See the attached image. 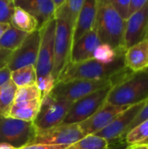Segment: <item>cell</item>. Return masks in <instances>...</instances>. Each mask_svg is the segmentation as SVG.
<instances>
[{"label": "cell", "mask_w": 148, "mask_h": 149, "mask_svg": "<svg viewBox=\"0 0 148 149\" xmlns=\"http://www.w3.org/2000/svg\"><path fill=\"white\" fill-rule=\"evenodd\" d=\"M147 41H148V32H147Z\"/></svg>", "instance_id": "60d3db41"}, {"label": "cell", "mask_w": 148, "mask_h": 149, "mask_svg": "<svg viewBox=\"0 0 148 149\" xmlns=\"http://www.w3.org/2000/svg\"><path fill=\"white\" fill-rule=\"evenodd\" d=\"M124 53L125 52L117 51L108 44L101 43L96 48L93 54V58L104 64H110L113 62L120 55Z\"/></svg>", "instance_id": "4316f807"}, {"label": "cell", "mask_w": 148, "mask_h": 149, "mask_svg": "<svg viewBox=\"0 0 148 149\" xmlns=\"http://www.w3.org/2000/svg\"><path fill=\"white\" fill-rule=\"evenodd\" d=\"M28 34L10 25L0 38V48L13 52L20 46Z\"/></svg>", "instance_id": "603a6c76"}, {"label": "cell", "mask_w": 148, "mask_h": 149, "mask_svg": "<svg viewBox=\"0 0 148 149\" xmlns=\"http://www.w3.org/2000/svg\"><path fill=\"white\" fill-rule=\"evenodd\" d=\"M14 8V0H0V23L10 22Z\"/></svg>", "instance_id": "f1b7e54d"}, {"label": "cell", "mask_w": 148, "mask_h": 149, "mask_svg": "<svg viewBox=\"0 0 148 149\" xmlns=\"http://www.w3.org/2000/svg\"><path fill=\"white\" fill-rule=\"evenodd\" d=\"M144 102L131 106L116 116L105 128L95 134L106 139L110 144L112 141H122L127 134L133 121L144 106Z\"/></svg>", "instance_id": "8fae6325"}, {"label": "cell", "mask_w": 148, "mask_h": 149, "mask_svg": "<svg viewBox=\"0 0 148 149\" xmlns=\"http://www.w3.org/2000/svg\"><path fill=\"white\" fill-rule=\"evenodd\" d=\"M10 26V23H0V38Z\"/></svg>", "instance_id": "d590c367"}, {"label": "cell", "mask_w": 148, "mask_h": 149, "mask_svg": "<svg viewBox=\"0 0 148 149\" xmlns=\"http://www.w3.org/2000/svg\"><path fill=\"white\" fill-rule=\"evenodd\" d=\"M110 143L96 134H89L71 145L68 149H108Z\"/></svg>", "instance_id": "484cf974"}, {"label": "cell", "mask_w": 148, "mask_h": 149, "mask_svg": "<svg viewBox=\"0 0 148 149\" xmlns=\"http://www.w3.org/2000/svg\"><path fill=\"white\" fill-rule=\"evenodd\" d=\"M124 54L120 55L110 64H104L94 58L79 63H69L59 75L57 82L73 79H112L114 85L128 71L125 65Z\"/></svg>", "instance_id": "6da1fadb"}, {"label": "cell", "mask_w": 148, "mask_h": 149, "mask_svg": "<svg viewBox=\"0 0 148 149\" xmlns=\"http://www.w3.org/2000/svg\"><path fill=\"white\" fill-rule=\"evenodd\" d=\"M72 102L58 100L49 93L42 98L39 112L33 121L37 130H44L60 125Z\"/></svg>", "instance_id": "ba28073f"}, {"label": "cell", "mask_w": 148, "mask_h": 149, "mask_svg": "<svg viewBox=\"0 0 148 149\" xmlns=\"http://www.w3.org/2000/svg\"><path fill=\"white\" fill-rule=\"evenodd\" d=\"M124 141L128 146L147 145L148 146V119L132 128L124 137Z\"/></svg>", "instance_id": "cb8c5ba5"}, {"label": "cell", "mask_w": 148, "mask_h": 149, "mask_svg": "<svg viewBox=\"0 0 148 149\" xmlns=\"http://www.w3.org/2000/svg\"><path fill=\"white\" fill-rule=\"evenodd\" d=\"M10 80L17 86V87L37 84V72L35 65H25L11 71Z\"/></svg>", "instance_id": "7402d4cb"}, {"label": "cell", "mask_w": 148, "mask_h": 149, "mask_svg": "<svg viewBox=\"0 0 148 149\" xmlns=\"http://www.w3.org/2000/svg\"><path fill=\"white\" fill-rule=\"evenodd\" d=\"M148 119V100H147L144 103V106L142 107L141 110L140 111V113H138V115L136 116V118L134 119V120L133 121L130 128L128 131H130L132 128H133L134 127H136L137 125H139L140 123L145 121L146 120ZM128 133V132H127Z\"/></svg>", "instance_id": "1f68e13d"}, {"label": "cell", "mask_w": 148, "mask_h": 149, "mask_svg": "<svg viewBox=\"0 0 148 149\" xmlns=\"http://www.w3.org/2000/svg\"><path fill=\"white\" fill-rule=\"evenodd\" d=\"M127 149H148V146L147 145H131L128 146Z\"/></svg>", "instance_id": "74e56055"}, {"label": "cell", "mask_w": 148, "mask_h": 149, "mask_svg": "<svg viewBox=\"0 0 148 149\" xmlns=\"http://www.w3.org/2000/svg\"><path fill=\"white\" fill-rule=\"evenodd\" d=\"M71 145H53V144H42L31 143L19 149H68Z\"/></svg>", "instance_id": "4dcf8cb0"}, {"label": "cell", "mask_w": 148, "mask_h": 149, "mask_svg": "<svg viewBox=\"0 0 148 149\" xmlns=\"http://www.w3.org/2000/svg\"><path fill=\"white\" fill-rule=\"evenodd\" d=\"M94 27L101 43L108 44L117 51L126 52L124 47L126 20L109 0H97Z\"/></svg>", "instance_id": "7a4b0ae2"}, {"label": "cell", "mask_w": 148, "mask_h": 149, "mask_svg": "<svg viewBox=\"0 0 148 149\" xmlns=\"http://www.w3.org/2000/svg\"><path fill=\"white\" fill-rule=\"evenodd\" d=\"M120 15L126 20L129 17V9L131 0H109Z\"/></svg>", "instance_id": "f546056e"}, {"label": "cell", "mask_w": 148, "mask_h": 149, "mask_svg": "<svg viewBox=\"0 0 148 149\" xmlns=\"http://www.w3.org/2000/svg\"><path fill=\"white\" fill-rule=\"evenodd\" d=\"M85 136L79 124H60L49 129L37 130L32 143L72 145Z\"/></svg>", "instance_id": "30bf717a"}, {"label": "cell", "mask_w": 148, "mask_h": 149, "mask_svg": "<svg viewBox=\"0 0 148 149\" xmlns=\"http://www.w3.org/2000/svg\"><path fill=\"white\" fill-rule=\"evenodd\" d=\"M147 1L148 0H131L130 9H129V16L132 13H133L135 10H137L138 9L142 7Z\"/></svg>", "instance_id": "e575fe53"}, {"label": "cell", "mask_w": 148, "mask_h": 149, "mask_svg": "<svg viewBox=\"0 0 148 149\" xmlns=\"http://www.w3.org/2000/svg\"><path fill=\"white\" fill-rule=\"evenodd\" d=\"M56 19L52 18L39 29L40 44L38 59L35 65L37 79L51 75L54 58V40Z\"/></svg>", "instance_id": "9c48e42d"}, {"label": "cell", "mask_w": 148, "mask_h": 149, "mask_svg": "<svg viewBox=\"0 0 148 149\" xmlns=\"http://www.w3.org/2000/svg\"><path fill=\"white\" fill-rule=\"evenodd\" d=\"M96 13L97 0H85L72 34V45L94 28Z\"/></svg>", "instance_id": "ac0fdd59"}, {"label": "cell", "mask_w": 148, "mask_h": 149, "mask_svg": "<svg viewBox=\"0 0 148 149\" xmlns=\"http://www.w3.org/2000/svg\"><path fill=\"white\" fill-rule=\"evenodd\" d=\"M113 86L112 79H73L57 82L49 93L55 99L74 102L95 91Z\"/></svg>", "instance_id": "5b68a950"}, {"label": "cell", "mask_w": 148, "mask_h": 149, "mask_svg": "<svg viewBox=\"0 0 148 149\" xmlns=\"http://www.w3.org/2000/svg\"><path fill=\"white\" fill-rule=\"evenodd\" d=\"M112 86L95 91L72 102L61 124H79L90 118L105 104Z\"/></svg>", "instance_id": "52a82bcc"}, {"label": "cell", "mask_w": 148, "mask_h": 149, "mask_svg": "<svg viewBox=\"0 0 148 149\" xmlns=\"http://www.w3.org/2000/svg\"><path fill=\"white\" fill-rule=\"evenodd\" d=\"M10 24L12 27L26 33H31L38 30V22L35 17L26 10L17 6H15L14 8Z\"/></svg>", "instance_id": "44dd1931"}, {"label": "cell", "mask_w": 148, "mask_h": 149, "mask_svg": "<svg viewBox=\"0 0 148 149\" xmlns=\"http://www.w3.org/2000/svg\"><path fill=\"white\" fill-rule=\"evenodd\" d=\"M99 44L101 41L94 27L72 45L70 63H79L93 58L94 52Z\"/></svg>", "instance_id": "2e32d148"}, {"label": "cell", "mask_w": 148, "mask_h": 149, "mask_svg": "<svg viewBox=\"0 0 148 149\" xmlns=\"http://www.w3.org/2000/svg\"><path fill=\"white\" fill-rule=\"evenodd\" d=\"M40 44L39 30H36L27 35L18 48L12 52L8 68L14 71L20 67L36 65Z\"/></svg>", "instance_id": "7c38bea8"}, {"label": "cell", "mask_w": 148, "mask_h": 149, "mask_svg": "<svg viewBox=\"0 0 148 149\" xmlns=\"http://www.w3.org/2000/svg\"><path fill=\"white\" fill-rule=\"evenodd\" d=\"M17 89V86L10 79L0 86V115L5 116L14 103Z\"/></svg>", "instance_id": "d4e9b609"}, {"label": "cell", "mask_w": 148, "mask_h": 149, "mask_svg": "<svg viewBox=\"0 0 148 149\" xmlns=\"http://www.w3.org/2000/svg\"><path fill=\"white\" fill-rule=\"evenodd\" d=\"M41 100H34L30 101L14 102L5 116L24 121L33 122L39 112Z\"/></svg>", "instance_id": "d6986e66"}, {"label": "cell", "mask_w": 148, "mask_h": 149, "mask_svg": "<svg viewBox=\"0 0 148 149\" xmlns=\"http://www.w3.org/2000/svg\"><path fill=\"white\" fill-rule=\"evenodd\" d=\"M128 145L126 143H120V144H116L113 145V147H109L108 149H127Z\"/></svg>", "instance_id": "8d00e7d4"}, {"label": "cell", "mask_w": 148, "mask_h": 149, "mask_svg": "<svg viewBox=\"0 0 148 149\" xmlns=\"http://www.w3.org/2000/svg\"><path fill=\"white\" fill-rule=\"evenodd\" d=\"M36 134L37 129L33 122L0 115V143L19 149L31 144Z\"/></svg>", "instance_id": "277c9868"}, {"label": "cell", "mask_w": 148, "mask_h": 149, "mask_svg": "<svg viewBox=\"0 0 148 149\" xmlns=\"http://www.w3.org/2000/svg\"><path fill=\"white\" fill-rule=\"evenodd\" d=\"M0 149H17L15 148H13L10 145L8 144H4V143H0Z\"/></svg>", "instance_id": "ab89813d"}, {"label": "cell", "mask_w": 148, "mask_h": 149, "mask_svg": "<svg viewBox=\"0 0 148 149\" xmlns=\"http://www.w3.org/2000/svg\"><path fill=\"white\" fill-rule=\"evenodd\" d=\"M126 67L133 72L146 71L148 68V41L144 39L128 49L124 54Z\"/></svg>", "instance_id": "e0dca14e"}, {"label": "cell", "mask_w": 148, "mask_h": 149, "mask_svg": "<svg viewBox=\"0 0 148 149\" xmlns=\"http://www.w3.org/2000/svg\"><path fill=\"white\" fill-rule=\"evenodd\" d=\"M147 100H148V73L146 71L131 72L112 86L106 103L119 107H131Z\"/></svg>", "instance_id": "3957f363"}, {"label": "cell", "mask_w": 148, "mask_h": 149, "mask_svg": "<svg viewBox=\"0 0 148 149\" xmlns=\"http://www.w3.org/2000/svg\"><path fill=\"white\" fill-rule=\"evenodd\" d=\"M10 73L11 71L8 68V66L0 69V86L10 79Z\"/></svg>", "instance_id": "836d02e7"}, {"label": "cell", "mask_w": 148, "mask_h": 149, "mask_svg": "<svg viewBox=\"0 0 148 149\" xmlns=\"http://www.w3.org/2000/svg\"><path fill=\"white\" fill-rule=\"evenodd\" d=\"M127 107H129L113 106L105 102V104L94 114L79 123V126L85 136L89 134H95L109 125L116 116Z\"/></svg>", "instance_id": "5bb4252c"}, {"label": "cell", "mask_w": 148, "mask_h": 149, "mask_svg": "<svg viewBox=\"0 0 148 149\" xmlns=\"http://www.w3.org/2000/svg\"><path fill=\"white\" fill-rule=\"evenodd\" d=\"M11 54L12 51L0 48V69H3L8 65Z\"/></svg>", "instance_id": "d6a6232c"}, {"label": "cell", "mask_w": 148, "mask_h": 149, "mask_svg": "<svg viewBox=\"0 0 148 149\" xmlns=\"http://www.w3.org/2000/svg\"><path fill=\"white\" fill-rule=\"evenodd\" d=\"M55 19L56 31L51 75L57 83L59 75L70 63L71 52L72 47V30L65 20L61 18Z\"/></svg>", "instance_id": "8992f818"}, {"label": "cell", "mask_w": 148, "mask_h": 149, "mask_svg": "<svg viewBox=\"0 0 148 149\" xmlns=\"http://www.w3.org/2000/svg\"><path fill=\"white\" fill-rule=\"evenodd\" d=\"M146 72H147V73H148V68H147V70H146Z\"/></svg>", "instance_id": "b9f144b4"}, {"label": "cell", "mask_w": 148, "mask_h": 149, "mask_svg": "<svg viewBox=\"0 0 148 149\" xmlns=\"http://www.w3.org/2000/svg\"><path fill=\"white\" fill-rule=\"evenodd\" d=\"M34 100H42V93L37 84L17 87L14 102L30 101Z\"/></svg>", "instance_id": "83f0119b"}, {"label": "cell", "mask_w": 148, "mask_h": 149, "mask_svg": "<svg viewBox=\"0 0 148 149\" xmlns=\"http://www.w3.org/2000/svg\"><path fill=\"white\" fill-rule=\"evenodd\" d=\"M66 0H53V3H54V5H55V9L57 10L58 7H60Z\"/></svg>", "instance_id": "f35d334b"}, {"label": "cell", "mask_w": 148, "mask_h": 149, "mask_svg": "<svg viewBox=\"0 0 148 149\" xmlns=\"http://www.w3.org/2000/svg\"><path fill=\"white\" fill-rule=\"evenodd\" d=\"M15 6L32 15L38 22V30L51 20L55 15V5L53 0H14Z\"/></svg>", "instance_id": "9a60e30c"}, {"label": "cell", "mask_w": 148, "mask_h": 149, "mask_svg": "<svg viewBox=\"0 0 148 149\" xmlns=\"http://www.w3.org/2000/svg\"><path fill=\"white\" fill-rule=\"evenodd\" d=\"M148 32V1L140 9L132 13L126 20L124 32L125 50L147 39Z\"/></svg>", "instance_id": "4fadbf2b"}, {"label": "cell", "mask_w": 148, "mask_h": 149, "mask_svg": "<svg viewBox=\"0 0 148 149\" xmlns=\"http://www.w3.org/2000/svg\"><path fill=\"white\" fill-rule=\"evenodd\" d=\"M85 0H66L60 7L55 10V18L65 20L72 30V34L76 27L79 15Z\"/></svg>", "instance_id": "ffe728a7"}]
</instances>
